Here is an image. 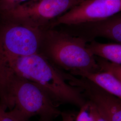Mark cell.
<instances>
[{"label":"cell","mask_w":121,"mask_h":121,"mask_svg":"<svg viewBox=\"0 0 121 121\" xmlns=\"http://www.w3.org/2000/svg\"><path fill=\"white\" fill-rule=\"evenodd\" d=\"M0 70L17 74L36 83L59 105L72 104L80 108L87 102L81 91L67 82L65 72L39 53L17 57L0 56Z\"/></svg>","instance_id":"6da1fadb"},{"label":"cell","mask_w":121,"mask_h":121,"mask_svg":"<svg viewBox=\"0 0 121 121\" xmlns=\"http://www.w3.org/2000/svg\"><path fill=\"white\" fill-rule=\"evenodd\" d=\"M0 104L16 108L30 119L53 121L61 115L59 105L43 87L17 74L0 70Z\"/></svg>","instance_id":"7a4b0ae2"},{"label":"cell","mask_w":121,"mask_h":121,"mask_svg":"<svg viewBox=\"0 0 121 121\" xmlns=\"http://www.w3.org/2000/svg\"><path fill=\"white\" fill-rule=\"evenodd\" d=\"M83 39L56 27L42 30L39 53L61 70L79 76L101 71Z\"/></svg>","instance_id":"3957f363"},{"label":"cell","mask_w":121,"mask_h":121,"mask_svg":"<svg viewBox=\"0 0 121 121\" xmlns=\"http://www.w3.org/2000/svg\"><path fill=\"white\" fill-rule=\"evenodd\" d=\"M83 0H30L0 14L1 19L43 30Z\"/></svg>","instance_id":"277c9868"},{"label":"cell","mask_w":121,"mask_h":121,"mask_svg":"<svg viewBox=\"0 0 121 121\" xmlns=\"http://www.w3.org/2000/svg\"><path fill=\"white\" fill-rule=\"evenodd\" d=\"M1 21L0 56L17 57L39 53L43 30L17 22Z\"/></svg>","instance_id":"5b68a950"},{"label":"cell","mask_w":121,"mask_h":121,"mask_svg":"<svg viewBox=\"0 0 121 121\" xmlns=\"http://www.w3.org/2000/svg\"><path fill=\"white\" fill-rule=\"evenodd\" d=\"M121 12V0H83L56 18L50 27L95 22Z\"/></svg>","instance_id":"8992f818"},{"label":"cell","mask_w":121,"mask_h":121,"mask_svg":"<svg viewBox=\"0 0 121 121\" xmlns=\"http://www.w3.org/2000/svg\"><path fill=\"white\" fill-rule=\"evenodd\" d=\"M67 81L81 91L108 121H121V99L104 91L86 78L69 73Z\"/></svg>","instance_id":"52a82bcc"},{"label":"cell","mask_w":121,"mask_h":121,"mask_svg":"<svg viewBox=\"0 0 121 121\" xmlns=\"http://www.w3.org/2000/svg\"><path fill=\"white\" fill-rule=\"evenodd\" d=\"M59 26L60 30L82 38L87 43L102 37L121 43V12L100 21Z\"/></svg>","instance_id":"ba28073f"},{"label":"cell","mask_w":121,"mask_h":121,"mask_svg":"<svg viewBox=\"0 0 121 121\" xmlns=\"http://www.w3.org/2000/svg\"><path fill=\"white\" fill-rule=\"evenodd\" d=\"M78 77L86 78L104 90L121 99V80L106 70L82 73Z\"/></svg>","instance_id":"9c48e42d"},{"label":"cell","mask_w":121,"mask_h":121,"mask_svg":"<svg viewBox=\"0 0 121 121\" xmlns=\"http://www.w3.org/2000/svg\"><path fill=\"white\" fill-rule=\"evenodd\" d=\"M87 46L95 56L121 65V43H101L94 40Z\"/></svg>","instance_id":"30bf717a"},{"label":"cell","mask_w":121,"mask_h":121,"mask_svg":"<svg viewBox=\"0 0 121 121\" xmlns=\"http://www.w3.org/2000/svg\"><path fill=\"white\" fill-rule=\"evenodd\" d=\"M29 119L17 108L7 111L0 104V121H29Z\"/></svg>","instance_id":"8fae6325"},{"label":"cell","mask_w":121,"mask_h":121,"mask_svg":"<svg viewBox=\"0 0 121 121\" xmlns=\"http://www.w3.org/2000/svg\"><path fill=\"white\" fill-rule=\"evenodd\" d=\"M95 56L101 70L110 71L121 80V65L112 63L99 56Z\"/></svg>","instance_id":"7c38bea8"},{"label":"cell","mask_w":121,"mask_h":121,"mask_svg":"<svg viewBox=\"0 0 121 121\" xmlns=\"http://www.w3.org/2000/svg\"><path fill=\"white\" fill-rule=\"evenodd\" d=\"M30 0H0V14Z\"/></svg>","instance_id":"4fadbf2b"},{"label":"cell","mask_w":121,"mask_h":121,"mask_svg":"<svg viewBox=\"0 0 121 121\" xmlns=\"http://www.w3.org/2000/svg\"><path fill=\"white\" fill-rule=\"evenodd\" d=\"M87 101L91 121H108L94 104L88 100H87Z\"/></svg>","instance_id":"5bb4252c"},{"label":"cell","mask_w":121,"mask_h":121,"mask_svg":"<svg viewBox=\"0 0 121 121\" xmlns=\"http://www.w3.org/2000/svg\"><path fill=\"white\" fill-rule=\"evenodd\" d=\"M80 108V111L78 112L75 121H91L87 101L86 104Z\"/></svg>","instance_id":"9a60e30c"},{"label":"cell","mask_w":121,"mask_h":121,"mask_svg":"<svg viewBox=\"0 0 121 121\" xmlns=\"http://www.w3.org/2000/svg\"><path fill=\"white\" fill-rule=\"evenodd\" d=\"M40 121H50V120H43V119H40Z\"/></svg>","instance_id":"2e32d148"}]
</instances>
